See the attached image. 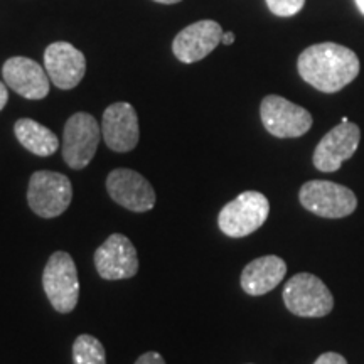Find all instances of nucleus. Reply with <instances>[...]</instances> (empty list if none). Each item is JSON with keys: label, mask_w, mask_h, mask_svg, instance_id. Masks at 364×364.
<instances>
[{"label": "nucleus", "mask_w": 364, "mask_h": 364, "mask_svg": "<svg viewBox=\"0 0 364 364\" xmlns=\"http://www.w3.org/2000/svg\"><path fill=\"white\" fill-rule=\"evenodd\" d=\"M300 78L322 93H336L359 75V59L349 48L336 43H321L299 56Z\"/></svg>", "instance_id": "nucleus-1"}, {"label": "nucleus", "mask_w": 364, "mask_h": 364, "mask_svg": "<svg viewBox=\"0 0 364 364\" xmlns=\"http://www.w3.org/2000/svg\"><path fill=\"white\" fill-rule=\"evenodd\" d=\"M43 289L54 311L70 314L78 306L80 280L76 263L66 252H54L43 272Z\"/></svg>", "instance_id": "nucleus-2"}, {"label": "nucleus", "mask_w": 364, "mask_h": 364, "mask_svg": "<svg viewBox=\"0 0 364 364\" xmlns=\"http://www.w3.org/2000/svg\"><path fill=\"white\" fill-rule=\"evenodd\" d=\"M268 215L270 203L267 196L258 191H245L223 206L218 216V226L230 238H245L265 225Z\"/></svg>", "instance_id": "nucleus-3"}, {"label": "nucleus", "mask_w": 364, "mask_h": 364, "mask_svg": "<svg viewBox=\"0 0 364 364\" xmlns=\"http://www.w3.org/2000/svg\"><path fill=\"white\" fill-rule=\"evenodd\" d=\"M73 186L70 177L53 171H38L31 176L27 203L33 213L51 220L61 216L70 208Z\"/></svg>", "instance_id": "nucleus-4"}, {"label": "nucleus", "mask_w": 364, "mask_h": 364, "mask_svg": "<svg viewBox=\"0 0 364 364\" xmlns=\"http://www.w3.org/2000/svg\"><path fill=\"white\" fill-rule=\"evenodd\" d=\"M284 302L299 317H324L334 307V297L324 282L312 273H297L287 282Z\"/></svg>", "instance_id": "nucleus-5"}, {"label": "nucleus", "mask_w": 364, "mask_h": 364, "mask_svg": "<svg viewBox=\"0 0 364 364\" xmlns=\"http://www.w3.org/2000/svg\"><path fill=\"white\" fill-rule=\"evenodd\" d=\"M102 125L90 113H75L68 118L63 134V159L71 169L80 171L90 166L97 154Z\"/></svg>", "instance_id": "nucleus-6"}, {"label": "nucleus", "mask_w": 364, "mask_h": 364, "mask_svg": "<svg viewBox=\"0 0 364 364\" xmlns=\"http://www.w3.org/2000/svg\"><path fill=\"white\" fill-rule=\"evenodd\" d=\"M300 204L321 218L338 220L353 215L358 199L351 189L331 181H309L300 188Z\"/></svg>", "instance_id": "nucleus-7"}, {"label": "nucleus", "mask_w": 364, "mask_h": 364, "mask_svg": "<svg viewBox=\"0 0 364 364\" xmlns=\"http://www.w3.org/2000/svg\"><path fill=\"white\" fill-rule=\"evenodd\" d=\"M260 117L268 134L279 139H297L306 135L312 127V115L306 108L279 95L263 98Z\"/></svg>", "instance_id": "nucleus-8"}, {"label": "nucleus", "mask_w": 364, "mask_h": 364, "mask_svg": "<svg viewBox=\"0 0 364 364\" xmlns=\"http://www.w3.org/2000/svg\"><path fill=\"white\" fill-rule=\"evenodd\" d=\"M95 268L105 280H127L139 272V255L134 243L120 233H113L93 255Z\"/></svg>", "instance_id": "nucleus-9"}, {"label": "nucleus", "mask_w": 364, "mask_h": 364, "mask_svg": "<svg viewBox=\"0 0 364 364\" xmlns=\"http://www.w3.org/2000/svg\"><path fill=\"white\" fill-rule=\"evenodd\" d=\"M361 140V130L351 122H341L331 132L322 136L314 150V166L321 172H336L344 161H349L358 150Z\"/></svg>", "instance_id": "nucleus-10"}, {"label": "nucleus", "mask_w": 364, "mask_h": 364, "mask_svg": "<svg viewBox=\"0 0 364 364\" xmlns=\"http://www.w3.org/2000/svg\"><path fill=\"white\" fill-rule=\"evenodd\" d=\"M107 191L118 206L134 213H147L156 206V191L142 174L132 169H115L107 177Z\"/></svg>", "instance_id": "nucleus-11"}, {"label": "nucleus", "mask_w": 364, "mask_h": 364, "mask_svg": "<svg viewBox=\"0 0 364 364\" xmlns=\"http://www.w3.org/2000/svg\"><path fill=\"white\" fill-rule=\"evenodd\" d=\"M44 68L49 80L59 90L76 88L86 73L85 54L65 41L48 46L44 53Z\"/></svg>", "instance_id": "nucleus-12"}, {"label": "nucleus", "mask_w": 364, "mask_h": 364, "mask_svg": "<svg viewBox=\"0 0 364 364\" xmlns=\"http://www.w3.org/2000/svg\"><path fill=\"white\" fill-rule=\"evenodd\" d=\"M102 135L113 152L125 154L136 147L140 139L139 117L130 103H113L103 113Z\"/></svg>", "instance_id": "nucleus-13"}, {"label": "nucleus", "mask_w": 364, "mask_h": 364, "mask_svg": "<svg viewBox=\"0 0 364 364\" xmlns=\"http://www.w3.org/2000/svg\"><path fill=\"white\" fill-rule=\"evenodd\" d=\"M221 26L215 21L194 22L181 31L172 43V53L181 63L201 61L218 48L223 39Z\"/></svg>", "instance_id": "nucleus-14"}, {"label": "nucleus", "mask_w": 364, "mask_h": 364, "mask_svg": "<svg viewBox=\"0 0 364 364\" xmlns=\"http://www.w3.org/2000/svg\"><path fill=\"white\" fill-rule=\"evenodd\" d=\"M2 76L9 88L27 100H43L49 95V76L33 59L16 56L7 59Z\"/></svg>", "instance_id": "nucleus-15"}, {"label": "nucleus", "mask_w": 364, "mask_h": 364, "mask_svg": "<svg viewBox=\"0 0 364 364\" xmlns=\"http://www.w3.org/2000/svg\"><path fill=\"white\" fill-rule=\"evenodd\" d=\"M287 273V265L280 257L267 255L257 260L250 262L241 272V289L248 295L258 297L272 292L275 287L284 280Z\"/></svg>", "instance_id": "nucleus-16"}, {"label": "nucleus", "mask_w": 364, "mask_h": 364, "mask_svg": "<svg viewBox=\"0 0 364 364\" xmlns=\"http://www.w3.org/2000/svg\"><path fill=\"white\" fill-rule=\"evenodd\" d=\"M14 134L22 147L39 157H49L59 149V139L48 127L31 118H21L14 125Z\"/></svg>", "instance_id": "nucleus-17"}, {"label": "nucleus", "mask_w": 364, "mask_h": 364, "mask_svg": "<svg viewBox=\"0 0 364 364\" xmlns=\"http://www.w3.org/2000/svg\"><path fill=\"white\" fill-rule=\"evenodd\" d=\"M73 364H107L103 344L95 336H78L73 343Z\"/></svg>", "instance_id": "nucleus-18"}, {"label": "nucleus", "mask_w": 364, "mask_h": 364, "mask_svg": "<svg viewBox=\"0 0 364 364\" xmlns=\"http://www.w3.org/2000/svg\"><path fill=\"white\" fill-rule=\"evenodd\" d=\"M267 6L275 16L292 17L302 11L306 0H267Z\"/></svg>", "instance_id": "nucleus-19"}, {"label": "nucleus", "mask_w": 364, "mask_h": 364, "mask_svg": "<svg viewBox=\"0 0 364 364\" xmlns=\"http://www.w3.org/2000/svg\"><path fill=\"white\" fill-rule=\"evenodd\" d=\"M314 364H348V361L338 353H324L317 358Z\"/></svg>", "instance_id": "nucleus-20"}, {"label": "nucleus", "mask_w": 364, "mask_h": 364, "mask_svg": "<svg viewBox=\"0 0 364 364\" xmlns=\"http://www.w3.org/2000/svg\"><path fill=\"white\" fill-rule=\"evenodd\" d=\"M135 364H166V361H164V358L159 353L150 351L142 354V356L136 359Z\"/></svg>", "instance_id": "nucleus-21"}, {"label": "nucleus", "mask_w": 364, "mask_h": 364, "mask_svg": "<svg viewBox=\"0 0 364 364\" xmlns=\"http://www.w3.org/2000/svg\"><path fill=\"white\" fill-rule=\"evenodd\" d=\"M9 102V93H7V86L0 81V110H4Z\"/></svg>", "instance_id": "nucleus-22"}, {"label": "nucleus", "mask_w": 364, "mask_h": 364, "mask_svg": "<svg viewBox=\"0 0 364 364\" xmlns=\"http://www.w3.org/2000/svg\"><path fill=\"white\" fill-rule=\"evenodd\" d=\"M221 43L225 44V46H231V44L235 43V34L233 33H225V34H223Z\"/></svg>", "instance_id": "nucleus-23"}, {"label": "nucleus", "mask_w": 364, "mask_h": 364, "mask_svg": "<svg viewBox=\"0 0 364 364\" xmlns=\"http://www.w3.org/2000/svg\"><path fill=\"white\" fill-rule=\"evenodd\" d=\"M154 2H159V4H177V2H181V0H154Z\"/></svg>", "instance_id": "nucleus-24"}, {"label": "nucleus", "mask_w": 364, "mask_h": 364, "mask_svg": "<svg viewBox=\"0 0 364 364\" xmlns=\"http://www.w3.org/2000/svg\"><path fill=\"white\" fill-rule=\"evenodd\" d=\"M356 4H358L359 11H361V12L364 14V0H356Z\"/></svg>", "instance_id": "nucleus-25"}]
</instances>
